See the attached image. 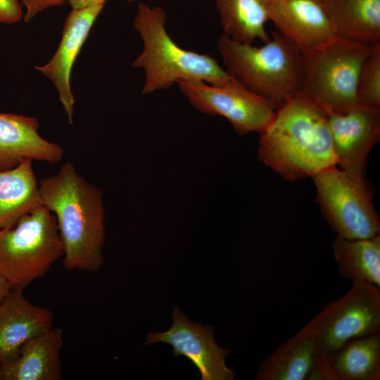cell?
I'll use <instances>...</instances> for the list:
<instances>
[{
    "instance_id": "1",
    "label": "cell",
    "mask_w": 380,
    "mask_h": 380,
    "mask_svg": "<svg viewBox=\"0 0 380 380\" xmlns=\"http://www.w3.org/2000/svg\"><path fill=\"white\" fill-rule=\"evenodd\" d=\"M42 204L56 217L68 270L94 272L103 261L105 207L101 189L80 175L71 162L39 182Z\"/></svg>"
},
{
    "instance_id": "2",
    "label": "cell",
    "mask_w": 380,
    "mask_h": 380,
    "mask_svg": "<svg viewBox=\"0 0 380 380\" xmlns=\"http://www.w3.org/2000/svg\"><path fill=\"white\" fill-rule=\"evenodd\" d=\"M260 134L259 159L286 180L313 177L337 165L327 113L300 91Z\"/></svg>"
},
{
    "instance_id": "3",
    "label": "cell",
    "mask_w": 380,
    "mask_h": 380,
    "mask_svg": "<svg viewBox=\"0 0 380 380\" xmlns=\"http://www.w3.org/2000/svg\"><path fill=\"white\" fill-rule=\"evenodd\" d=\"M166 20L163 7L138 4L133 27L142 40L143 50L132 66L144 72L143 94L169 89L181 80L220 85L232 77L215 58L177 45L167 32Z\"/></svg>"
},
{
    "instance_id": "4",
    "label": "cell",
    "mask_w": 380,
    "mask_h": 380,
    "mask_svg": "<svg viewBox=\"0 0 380 380\" xmlns=\"http://www.w3.org/2000/svg\"><path fill=\"white\" fill-rule=\"evenodd\" d=\"M227 72L277 108L300 91L302 52L279 31L262 46L236 42L224 34L217 41Z\"/></svg>"
},
{
    "instance_id": "5",
    "label": "cell",
    "mask_w": 380,
    "mask_h": 380,
    "mask_svg": "<svg viewBox=\"0 0 380 380\" xmlns=\"http://www.w3.org/2000/svg\"><path fill=\"white\" fill-rule=\"evenodd\" d=\"M372 45L336 37L327 44L302 53L300 92L327 113L343 114L359 103L357 82Z\"/></svg>"
},
{
    "instance_id": "6",
    "label": "cell",
    "mask_w": 380,
    "mask_h": 380,
    "mask_svg": "<svg viewBox=\"0 0 380 380\" xmlns=\"http://www.w3.org/2000/svg\"><path fill=\"white\" fill-rule=\"evenodd\" d=\"M63 256L56 217L42 204L0 230V276L11 289L23 291Z\"/></svg>"
},
{
    "instance_id": "7",
    "label": "cell",
    "mask_w": 380,
    "mask_h": 380,
    "mask_svg": "<svg viewBox=\"0 0 380 380\" xmlns=\"http://www.w3.org/2000/svg\"><path fill=\"white\" fill-rule=\"evenodd\" d=\"M303 327L314 334L321 357L352 338L380 332V287L352 281L344 296L326 305Z\"/></svg>"
},
{
    "instance_id": "8",
    "label": "cell",
    "mask_w": 380,
    "mask_h": 380,
    "mask_svg": "<svg viewBox=\"0 0 380 380\" xmlns=\"http://www.w3.org/2000/svg\"><path fill=\"white\" fill-rule=\"evenodd\" d=\"M312 178L322 214L337 236L363 239L379 234V219L363 177L334 165Z\"/></svg>"
},
{
    "instance_id": "9",
    "label": "cell",
    "mask_w": 380,
    "mask_h": 380,
    "mask_svg": "<svg viewBox=\"0 0 380 380\" xmlns=\"http://www.w3.org/2000/svg\"><path fill=\"white\" fill-rule=\"evenodd\" d=\"M176 84L196 109L225 118L240 135L261 133L272 122L277 109L233 77L220 85L193 79L181 80Z\"/></svg>"
},
{
    "instance_id": "10",
    "label": "cell",
    "mask_w": 380,
    "mask_h": 380,
    "mask_svg": "<svg viewBox=\"0 0 380 380\" xmlns=\"http://www.w3.org/2000/svg\"><path fill=\"white\" fill-rule=\"evenodd\" d=\"M172 320L167 331L148 334L144 345H170L174 355H183L194 363L202 380L234 379V371L228 368L225 362L230 350L216 343L213 327L192 322L177 307L173 309Z\"/></svg>"
},
{
    "instance_id": "11",
    "label": "cell",
    "mask_w": 380,
    "mask_h": 380,
    "mask_svg": "<svg viewBox=\"0 0 380 380\" xmlns=\"http://www.w3.org/2000/svg\"><path fill=\"white\" fill-rule=\"evenodd\" d=\"M327 119L337 165L363 177L368 153L380 138V108L357 103L343 114L327 113Z\"/></svg>"
},
{
    "instance_id": "12",
    "label": "cell",
    "mask_w": 380,
    "mask_h": 380,
    "mask_svg": "<svg viewBox=\"0 0 380 380\" xmlns=\"http://www.w3.org/2000/svg\"><path fill=\"white\" fill-rule=\"evenodd\" d=\"M105 4L106 1H101L82 8H72L65 19L62 38L55 54L45 65L35 67L56 86L70 124L73 121L75 104L70 87L72 68Z\"/></svg>"
},
{
    "instance_id": "13",
    "label": "cell",
    "mask_w": 380,
    "mask_h": 380,
    "mask_svg": "<svg viewBox=\"0 0 380 380\" xmlns=\"http://www.w3.org/2000/svg\"><path fill=\"white\" fill-rule=\"evenodd\" d=\"M270 20L302 53L336 37L322 0H271Z\"/></svg>"
},
{
    "instance_id": "14",
    "label": "cell",
    "mask_w": 380,
    "mask_h": 380,
    "mask_svg": "<svg viewBox=\"0 0 380 380\" xmlns=\"http://www.w3.org/2000/svg\"><path fill=\"white\" fill-rule=\"evenodd\" d=\"M53 315L11 289L0 305V366L15 361L23 346L53 329Z\"/></svg>"
},
{
    "instance_id": "15",
    "label": "cell",
    "mask_w": 380,
    "mask_h": 380,
    "mask_svg": "<svg viewBox=\"0 0 380 380\" xmlns=\"http://www.w3.org/2000/svg\"><path fill=\"white\" fill-rule=\"evenodd\" d=\"M34 117L0 113V170L14 168L26 160L55 164L64 151L58 144L39 134Z\"/></svg>"
},
{
    "instance_id": "16",
    "label": "cell",
    "mask_w": 380,
    "mask_h": 380,
    "mask_svg": "<svg viewBox=\"0 0 380 380\" xmlns=\"http://www.w3.org/2000/svg\"><path fill=\"white\" fill-rule=\"evenodd\" d=\"M63 331L59 328L26 342L18 358L0 366V380H60Z\"/></svg>"
},
{
    "instance_id": "17",
    "label": "cell",
    "mask_w": 380,
    "mask_h": 380,
    "mask_svg": "<svg viewBox=\"0 0 380 380\" xmlns=\"http://www.w3.org/2000/svg\"><path fill=\"white\" fill-rule=\"evenodd\" d=\"M317 355L315 335L303 327L265 359L256 373L255 379H307L315 366Z\"/></svg>"
},
{
    "instance_id": "18",
    "label": "cell",
    "mask_w": 380,
    "mask_h": 380,
    "mask_svg": "<svg viewBox=\"0 0 380 380\" xmlns=\"http://www.w3.org/2000/svg\"><path fill=\"white\" fill-rule=\"evenodd\" d=\"M336 37L380 42V0H322Z\"/></svg>"
},
{
    "instance_id": "19",
    "label": "cell",
    "mask_w": 380,
    "mask_h": 380,
    "mask_svg": "<svg viewBox=\"0 0 380 380\" xmlns=\"http://www.w3.org/2000/svg\"><path fill=\"white\" fill-rule=\"evenodd\" d=\"M33 160L0 170V230L13 227L25 215L42 205Z\"/></svg>"
},
{
    "instance_id": "20",
    "label": "cell",
    "mask_w": 380,
    "mask_h": 380,
    "mask_svg": "<svg viewBox=\"0 0 380 380\" xmlns=\"http://www.w3.org/2000/svg\"><path fill=\"white\" fill-rule=\"evenodd\" d=\"M324 357L333 380H379L380 332L352 338Z\"/></svg>"
},
{
    "instance_id": "21",
    "label": "cell",
    "mask_w": 380,
    "mask_h": 380,
    "mask_svg": "<svg viewBox=\"0 0 380 380\" xmlns=\"http://www.w3.org/2000/svg\"><path fill=\"white\" fill-rule=\"evenodd\" d=\"M223 34L239 43L253 44L270 40L266 23L271 0H215Z\"/></svg>"
},
{
    "instance_id": "22",
    "label": "cell",
    "mask_w": 380,
    "mask_h": 380,
    "mask_svg": "<svg viewBox=\"0 0 380 380\" xmlns=\"http://www.w3.org/2000/svg\"><path fill=\"white\" fill-rule=\"evenodd\" d=\"M334 260L340 275L380 287V235L369 239H346L336 237Z\"/></svg>"
},
{
    "instance_id": "23",
    "label": "cell",
    "mask_w": 380,
    "mask_h": 380,
    "mask_svg": "<svg viewBox=\"0 0 380 380\" xmlns=\"http://www.w3.org/2000/svg\"><path fill=\"white\" fill-rule=\"evenodd\" d=\"M358 103L380 108V42L372 45L371 51L360 68L357 82Z\"/></svg>"
},
{
    "instance_id": "24",
    "label": "cell",
    "mask_w": 380,
    "mask_h": 380,
    "mask_svg": "<svg viewBox=\"0 0 380 380\" xmlns=\"http://www.w3.org/2000/svg\"><path fill=\"white\" fill-rule=\"evenodd\" d=\"M22 17V5L18 0H0V23H15Z\"/></svg>"
},
{
    "instance_id": "25",
    "label": "cell",
    "mask_w": 380,
    "mask_h": 380,
    "mask_svg": "<svg viewBox=\"0 0 380 380\" xmlns=\"http://www.w3.org/2000/svg\"><path fill=\"white\" fill-rule=\"evenodd\" d=\"M64 0H22L26 8L25 22L32 20L39 12L44 9L63 4Z\"/></svg>"
},
{
    "instance_id": "26",
    "label": "cell",
    "mask_w": 380,
    "mask_h": 380,
    "mask_svg": "<svg viewBox=\"0 0 380 380\" xmlns=\"http://www.w3.org/2000/svg\"><path fill=\"white\" fill-rule=\"evenodd\" d=\"M72 8H82L106 0H67Z\"/></svg>"
},
{
    "instance_id": "27",
    "label": "cell",
    "mask_w": 380,
    "mask_h": 380,
    "mask_svg": "<svg viewBox=\"0 0 380 380\" xmlns=\"http://www.w3.org/2000/svg\"><path fill=\"white\" fill-rule=\"evenodd\" d=\"M11 289L9 284L0 276V305Z\"/></svg>"
},
{
    "instance_id": "28",
    "label": "cell",
    "mask_w": 380,
    "mask_h": 380,
    "mask_svg": "<svg viewBox=\"0 0 380 380\" xmlns=\"http://www.w3.org/2000/svg\"><path fill=\"white\" fill-rule=\"evenodd\" d=\"M125 1L130 3V2H132L134 0H125Z\"/></svg>"
},
{
    "instance_id": "29",
    "label": "cell",
    "mask_w": 380,
    "mask_h": 380,
    "mask_svg": "<svg viewBox=\"0 0 380 380\" xmlns=\"http://www.w3.org/2000/svg\"><path fill=\"white\" fill-rule=\"evenodd\" d=\"M64 1H67V0H64Z\"/></svg>"
}]
</instances>
